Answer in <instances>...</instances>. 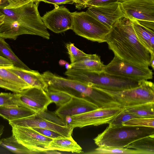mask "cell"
I'll return each instance as SVG.
<instances>
[{"label": "cell", "instance_id": "obj_43", "mask_svg": "<svg viewBox=\"0 0 154 154\" xmlns=\"http://www.w3.org/2000/svg\"><path fill=\"white\" fill-rule=\"evenodd\" d=\"M65 66L66 68L67 69H71V66L70 64H69L68 63L66 62L65 64Z\"/></svg>", "mask_w": 154, "mask_h": 154}, {"label": "cell", "instance_id": "obj_5", "mask_svg": "<svg viewBox=\"0 0 154 154\" xmlns=\"http://www.w3.org/2000/svg\"><path fill=\"white\" fill-rule=\"evenodd\" d=\"M65 74L68 79L80 81L92 87L112 91H122L137 87L141 81L118 77L104 71L97 72L79 69H67Z\"/></svg>", "mask_w": 154, "mask_h": 154}, {"label": "cell", "instance_id": "obj_38", "mask_svg": "<svg viewBox=\"0 0 154 154\" xmlns=\"http://www.w3.org/2000/svg\"><path fill=\"white\" fill-rule=\"evenodd\" d=\"M14 66L12 62L0 56V67H6Z\"/></svg>", "mask_w": 154, "mask_h": 154}, {"label": "cell", "instance_id": "obj_11", "mask_svg": "<svg viewBox=\"0 0 154 154\" xmlns=\"http://www.w3.org/2000/svg\"><path fill=\"white\" fill-rule=\"evenodd\" d=\"M12 134L20 144L36 153L49 151L48 147L53 139L39 133L30 127H12Z\"/></svg>", "mask_w": 154, "mask_h": 154}, {"label": "cell", "instance_id": "obj_27", "mask_svg": "<svg viewBox=\"0 0 154 154\" xmlns=\"http://www.w3.org/2000/svg\"><path fill=\"white\" fill-rule=\"evenodd\" d=\"M0 78L15 85L22 90L32 87L17 75L4 67H0Z\"/></svg>", "mask_w": 154, "mask_h": 154}, {"label": "cell", "instance_id": "obj_40", "mask_svg": "<svg viewBox=\"0 0 154 154\" xmlns=\"http://www.w3.org/2000/svg\"><path fill=\"white\" fill-rule=\"evenodd\" d=\"M9 5L7 0H0V8H5Z\"/></svg>", "mask_w": 154, "mask_h": 154}, {"label": "cell", "instance_id": "obj_28", "mask_svg": "<svg viewBox=\"0 0 154 154\" xmlns=\"http://www.w3.org/2000/svg\"><path fill=\"white\" fill-rule=\"evenodd\" d=\"M45 92L51 103H54L59 107L69 102L73 96L67 92L61 91L48 90Z\"/></svg>", "mask_w": 154, "mask_h": 154}, {"label": "cell", "instance_id": "obj_21", "mask_svg": "<svg viewBox=\"0 0 154 154\" xmlns=\"http://www.w3.org/2000/svg\"><path fill=\"white\" fill-rule=\"evenodd\" d=\"M71 69H79L95 72L104 71L105 65L97 54H89L86 58L73 63H71Z\"/></svg>", "mask_w": 154, "mask_h": 154}, {"label": "cell", "instance_id": "obj_8", "mask_svg": "<svg viewBox=\"0 0 154 154\" xmlns=\"http://www.w3.org/2000/svg\"><path fill=\"white\" fill-rule=\"evenodd\" d=\"M125 109V107L122 106L100 108L69 117L64 122L73 129L90 125L97 126L109 124Z\"/></svg>", "mask_w": 154, "mask_h": 154}, {"label": "cell", "instance_id": "obj_45", "mask_svg": "<svg viewBox=\"0 0 154 154\" xmlns=\"http://www.w3.org/2000/svg\"><path fill=\"white\" fill-rule=\"evenodd\" d=\"M3 133V130L2 128L0 125V138Z\"/></svg>", "mask_w": 154, "mask_h": 154}, {"label": "cell", "instance_id": "obj_25", "mask_svg": "<svg viewBox=\"0 0 154 154\" xmlns=\"http://www.w3.org/2000/svg\"><path fill=\"white\" fill-rule=\"evenodd\" d=\"M125 148L143 151L147 154H154V136L139 139L127 145Z\"/></svg>", "mask_w": 154, "mask_h": 154}, {"label": "cell", "instance_id": "obj_36", "mask_svg": "<svg viewBox=\"0 0 154 154\" xmlns=\"http://www.w3.org/2000/svg\"><path fill=\"white\" fill-rule=\"evenodd\" d=\"M125 0H90L85 5L84 8L88 7L92 5L106 4L116 2H120Z\"/></svg>", "mask_w": 154, "mask_h": 154}, {"label": "cell", "instance_id": "obj_19", "mask_svg": "<svg viewBox=\"0 0 154 154\" xmlns=\"http://www.w3.org/2000/svg\"><path fill=\"white\" fill-rule=\"evenodd\" d=\"M133 28L140 43L149 52L154 54V30L141 24L136 20H132Z\"/></svg>", "mask_w": 154, "mask_h": 154}, {"label": "cell", "instance_id": "obj_41", "mask_svg": "<svg viewBox=\"0 0 154 154\" xmlns=\"http://www.w3.org/2000/svg\"><path fill=\"white\" fill-rule=\"evenodd\" d=\"M150 66L153 69H154V54L152 56L151 58L150 62Z\"/></svg>", "mask_w": 154, "mask_h": 154}, {"label": "cell", "instance_id": "obj_34", "mask_svg": "<svg viewBox=\"0 0 154 154\" xmlns=\"http://www.w3.org/2000/svg\"><path fill=\"white\" fill-rule=\"evenodd\" d=\"M14 94L11 93H0V106L15 104L12 100Z\"/></svg>", "mask_w": 154, "mask_h": 154}, {"label": "cell", "instance_id": "obj_17", "mask_svg": "<svg viewBox=\"0 0 154 154\" xmlns=\"http://www.w3.org/2000/svg\"><path fill=\"white\" fill-rule=\"evenodd\" d=\"M4 68L17 75L31 87L41 88L45 92L48 91V85L42 74L38 71L27 70L14 66Z\"/></svg>", "mask_w": 154, "mask_h": 154}, {"label": "cell", "instance_id": "obj_14", "mask_svg": "<svg viewBox=\"0 0 154 154\" xmlns=\"http://www.w3.org/2000/svg\"><path fill=\"white\" fill-rule=\"evenodd\" d=\"M42 19L47 28L55 33H62L71 29L73 13L63 6L55 5L53 10L46 13Z\"/></svg>", "mask_w": 154, "mask_h": 154}, {"label": "cell", "instance_id": "obj_29", "mask_svg": "<svg viewBox=\"0 0 154 154\" xmlns=\"http://www.w3.org/2000/svg\"><path fill=\"white\" fill-rule=\"evenodd\" d=\"M66 47L69 55L71 63H73L83 60L89 55L77 48L73 43H68L66 44Z\"/></svg>", "mask_w": 154, "mask_h": 154}, {"label": "cell", "instance_id": "obj_7", "mask_svg": "<svg viewBox=\"0 0 154 154\" xmlns=\"http://www.w3.org/2000/svg\"><path fill=\"white\" fill-rule=\"evenodd\" d=\"M72 13L71 29L75 34L93 42H106V37L111 30L110 28L86 11Z\"/></svg>", "mask_w": 154, "mask_h": 154}, {"label": "cell", "instance_id": "obj_31", "mask_svg": "<svg viewBox=\"0 0 154 154\" xmlns=\"http://www.w3.org/2000/svg\"><path fill=\"white\" fill-rule=\"evenodd\" d=\"M154 118H139L131 119L123 122V125L154 127Z\"/></svg>", "mask_w": 154, "mask_h": 154}, {"label": "cell", "instance_id": "obj_23", "mask_svg": "<svg viewBox=\"0 0 154 154\" xmlns=\"http://www.w3.org/2000/svg\"><path fill=\"white\" fill-rule=\"evenodd\" d=\"M0 146L16 154H36L20 143L12 134L10 137L0 140Z\"/></svg>", "mask_w": 154, "mask_h": 154}, {"label": "cell", "instance_id": "obj_24", "mask_svg": "<svg viewBox=\"0 0 154 154\" xmlns=\"http://www.w3.org/2000/svg\"><path fill=\"white\" fill-rule=\"evenodd\" d=\"M87 154H147L143 151L131 149L129 148L116 147L99 146L93 151Z\"/></svg>", "mask_w": 154, "mask_h": 154}, {"label": "cell", "instance_id": "obj_44", "mask_svg": "<svg viewBox=\"0 0 154 154\" xmlns=\"http://www.w3.org/2000/svg\"><path fill=\"white\" fill-rule=\"evenodd\" d=\"M66 63V61L61 60H60V61H59V64L61 65H63L64 64L65 65Z\"/></svg>", "mask_w": 154, "mask_h": 154}, {"label": "cell", "instance_id": "obj_37", "mask_svg": "<svg viewBox=\"0 0 154 154\" xmlns=\"http://www.w3.org/2000/svg\"><path fill=\"white\" fill-rule=\"evenodd\" d=\"M40 2H43L45 3L52 4L55 5L65 4H73L74 3L73 0H37Z\"/></svg>", "mask_w": 154, "mask_h": 154}, {"label": "cell", "instance_id": "obj_1", "mask_svg": "<svg viewBox=\"0 0 154 154\" xmlns=\"http://www.w3.org/2000/svg\"><path fill=\"white\" fill-rule=\"evenodd\" d=\"M109 48L119 58L137 65L148 66L152 54L138 39L132 20L123 16L115 23L107 36Z\"/></svg>", "mask_w": 154, "mask_h": 154}, {"label": "cell", "instance_id": "obj_16", "mask_svg": "<svg viewBox=\"0 0 154 154\" xmlns=\"http://www.w3.org/2000/svg\"><path fill=\"white\" fill-rule=\"evenodd\" d=\"M86 11L110 29L117 20L124 16L118 2L92 5Z\"/></svg>", "mask_w": 154, "mask_h": 154}, {"label": "cell", "instance_id": "obj_30", "mask_svg": "<svg viewBox=\"0 0 154 154\" xmlns=\"http://www.w3.org/2000/svg\"><path fill=\"white\" fill-rule=\"evenodd\" d=\"M141 118L127 111L125 109L112 120L109 123V126H115L122 125V123L131 119Z\"/></svg>", "mask_w": 154, "mask_h": 154}, {"label": "cell", "instance_id": "obj_32", "mask_svg": "<svg viewBox=\"0 0 154 154\" xmlns=\"http://www.w3.org/2000/svg\"><path fill=\"white\" fill-rule=\"evenodd\" d=\"M7 1L9 5L5 8V9L16 8L37 1V0H7Z\"/></svg>", "mask_w": 154, "mask_h": 154}, {"label": "cell", "instance_id": "obj_35", "mask_svg": "<svg viewBox=\"0 0 154 154\" xmlns=\"http://www.w3.org/2000/svg\"><path fill=\"white\" fill-rule=\"evenodd\" d=\"M0 88L10 91L14 93H18L22 91L15 85L0 78Z\"/></svg>", "mask_w": 154, "mask_h": 154}, {"label": "cell", "instance_id": "obj_42", "mask_svg": "<svg viewBox=\"0 0 154 154\" xmlns=\"http://www.w3.org/2000/svg\"><path fill=\"white\" fill-rule=\"evenodd\" d=\"M5 18V16L2 14L0 15V26L3 23Z\"/></svg>", "mask_w": 154, "mask_h": 154}, {"label": "cell", "instance_id": "obj_15", "mask_svg": "<svg viewBox=\"0 0 154 154\" xmlns=\"http://www.w3.org/2000/svg\"><path fill=\"white\" fill-rule=\"evenodd\" d=\"M100 108L98 105L86 98L73 95L71 99L59 107L55 111L54 114L64 122L69 117Z\"/></svg>", "mask_w": 154, "mask_h": 154}, {"label": "cell", "instance_id": "obj_4", "mask_svg": "<svg viewBox=\"0 0 154 154\" xmlns=\"http://www.w3.org/2000/svg\"><path fill=\"white\" fill-rule=\"evenodd\" d=\"M154 136V127L122 125L108 126L93 140L98 146L125 148L141 138Z\"/></svg>", "mask_w": 154, "mask_h": 154}, {"label": "cell", "instance_id": "obj_22", "mask_svg": "<svg viewBox=\"0 0 154 154\" xmlns=\"http://www.w3.org/2000/svg\"><path fill=\"white\" fill-rule=\"evenodd\" d=\"M0 56L12 62L14 66L27 70H31L17 57L9 44L1 37H0Z\"/></svg>", "mask_w": 154, "mask_h": 154}, {"label": "cell", "instance_id": "obj_18", "mask_svg": "<svg viewBox=\"0 0 154 154\" xmlns=\"http://www.w3.org/2000/svg\"><path fill=\"white\" fill-rule=\"evenodd\" d=\"M36 113L28 107L16 104L0 106V116L8 121L26 117Z\"/></svg>", "mask_w": 154, "mask_h": 154}, {"label": "cell", "instance_id": "obj_10", "mask_svg": "<svg viewBox=\"0 0 154 154\" xmlns=\"http://www.w3.org/2000/svg\"><path fill=\"white\" fill-rule=\"evenodd\" d=\"M104 72L119 77L140 81L152 79L153 73L148 66L134 64L116 56L107 65Z\"/></svg>", "mask_w": 154, "mask_h": 154}, {"label": "cell", "instance_id": "obj_9", "mask_svg": "<svg viewBox=\"0 0 154 154\" xmlns=\"http://www.w3.org/2000/svg\"><path fill=\"white\" fill-rule=\"evenodd\" d=\"M118 3L124 16L154 30V0H125Z\"/></svg>", "mask_w": 154, "mask_h": 154}, {"label": "cell", "instance_id": "obj_6", "mask_svg": "<svg viewBox=\"0 0 154 154\" xmlns=\"http://www.w3.org/2000/svg\"><path fill=\"white\" fill-rule=\"evenodd\" d=\"M93 88L106 94L125 107L154 103V84L147 80L141 81L137 87L122 91H112Z\"/></svg>", "mask_w": 154, "mask_h": 154}, {"label": "cell", "instance_id": "obj_39", "mask_svg": "<svg viewBox=\"0 0 154 154\" xmlns=\"http://www.w3.org/2000/svg\"><path fill=\"white\" fill-rule=\"evenodd\" d=\"M90 0H73L76 8L80 9L83 8L85 3Z\"/></svg>", "mask_w": 154, "mask_h": 154}, {"label": "cell", "instance_id": "obj_20", "mask_svg": "<svg viewBox=\"0 0 154 154\" xmlns=\"http://www.w3.org/2000/svg\"><path fill=\"white\" fill-rule=\"evenodd\" d=\"M49 151L58 150L72 153H81L82 148L70 136L53 139L48 147Z\"/></svg>", "mask_w": 154, "mask_h": 154}, {"label": "cell", "instance_id": "obj_26", "mask_svg": "<svg viewBox=\"0 0 154 154\" xmlns=\"http://www.w3.org/2000/svg\"><path fill=\"white\" fill-rule=\"evenodd\" d=\"M129 112L141 118H154V103L125 107Z\"/></svg>", "mask_w": 154, "mask_h": 154}, {"label": "cell", "instance_id": "obj_3", "mask_svg": "<svg viewBox=\"0 0 154 154\" xmlns=\"http://www.w3.org/2000/svg\"><path fill=\"white\" fill-rule=\"evenodd\" d=\"M48 90L65 91L73 95L86 98L100 107L119 106L120 104L104 93L80 81L57 75L49 71L42 74Z\"/></svg>", "mask_w": 154, "mask_h": 154}, {"label": "cell", "instance_id": "obj_12", "mask_svg": "<svg viewBox=\"0 0 154 154\" xmlns=\"http://www.w3.org/2000/svg\"><path fill=\"white\" fill-rule=\"evenodd\" d=\"M11 126H19L39 128L55 131L65 137L72 136L73 128L66 123L54 122L45 118L41 113L15 120L8 121Z\"/></svg>", "mask_w": 154, "mask_h": 154}, {"label": "cell", "instance_id": "obj_2", "mask_svg": "<svg viewBox=\"0 0 154 154\" xmlns=\"http://www.w3.org/2000/svg\"><path fill=\"white\" fill-rule=\"evenodd\" d=\"M36 1L16 8H0L5 16L0 26V37L16 40L20 35H38L49 39L50 35L40 15Z\"/></svg>", "mask_w": 154, "mask_h": 154}, {"label": "cell", "instance_id": "obj_33", "mask_svg": "<svg viewBox=\"0 0 154 154\" xmlns=\"http://www.w3.org/2000/svg\"><path fill=\"white\" fill-rule=\"evenodd\" d=\"M32 128L41 134L53 139L64 137L58 133L51 130L39 128Z\"/></svg>", "mask_w": 154, "mask_h": 154}, {"label": "cell", "instance_id": "obj_13", "mask_svg": "<svg viewBox=\"0 0 154 154\" xmlns=\"http://www.w3.org/2000/svg\"><path fill=\"white\" fill-rule=\"evenodd\" d=\"M14 102L28 107L37 113L45 112L51 102L45 92L41 88L32 87L14 93Z\"/></svg>", "mask_w": 154, "mask_h": 154}]
</instances>
